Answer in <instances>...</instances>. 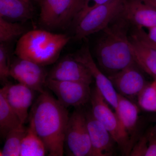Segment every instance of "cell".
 I'll return each instance as SVG.
<instances>
[{
  "label": "cell",
  "mask_w": 156,
  "mask_h": 156,
  "mask_svg": "<svg viewBox=\"0 0 156 156\" xmlns=\"http://www.w3.org/2000/svg\"><path fill=\"white\" fill-rule=\"evenodd\" d=\"M29 116V126L44 143L48 155L63 156L69 117L67 108L45 91L34 104Z\"/></svg>",
  "instance_id": "6da1fadb"
},
{
  "label": "cell",
  "mask_w": 156,
  "mask_h": 156,
  "mask_svg": "<svg viewBox=\"0 0 156 156\" xmlns=\"http://www.w3.org/2000/svg\"><path fill=\"white\" fill-rule=\"evenodd\" d=\"M130 25L123 12L99 32L94 52L98 66L107 76L136 63L128 44Z\"/></svg>",
  "instance_id": "7a4b0ae2"
},
{
  "label": "cell",
  "mask_w": 156,
  "mask_h": 156,
  "mask_svg": "<svg viewBox=\"0 0 156 156\" xmlns=\"http://www.w3.org/2000/svg\"><path fill=\"white\" fill-rule=\"evenodd\" d=\"M70 39L65 34L34 30L20 37L14 53L17 57L44 66L52 64L58 59Z\"/></svg>",
  "instance_id": "3957f363"
},
{
  "label": "cell",
  "mask_w": 156,
  "mask_h": 156,
  "mask_svg": "<svg viewBox=\"0 0 156 156\" xmlns=\"http://www.w3.org/2000/svg\"><path fill=\"white\" fill-rule=\"evenodd\" d=\"M94 116L109 132L124 155L130 156L134 144L115 112L110 108L97 87L91 89L90 99Z\"/></svg>",
  "instance_id": "277c9868"
},
{
  "label": "cell",
  "mask_w": 156,
  "mask_h": 156,
  "mask_svg": "<svg viewBox=\"0 0 156 156\" xmlns=\"http://www.w3.org/2000/svg\"><path fill=\"white\" fill-rule=\"evenodd\" d=\"M125 0H109L88 12L73 27L75 40L99 32L122 14Z\"/></svg>",
  "instance_id": "5b68a950"
},
{
  "label": "cell",
  "mask_w": 156,
  "mask_h": 156,
  "mask_svg": "<svg viewBox=\"0 0 156 156\" xmlns=\"http://www.w3.org/2000/svg\"><path fill=\"white\" fill-rule=\"evenodd\" d=\"M68 156H93L86 110L76 108L69 116L65 136L64 151Z\"/></svg>",
  "instance_id": "8992f818"
},
{
  "label": "cell",
  "mask_w": 156,
  "mask_h": 156,
  "mask_svg": "<svg viewBox=\"0 0 156 156\" xmlns=\"http://www.w3.org/2000/svg\"><path fill=\"white\" fill-rule=\"evenodd\" d=\"M86 83L47 79L46 87L55 93L63 106L82 107L90 101L91 89Z\"/></svg>",
  "instance_id": "52a82bcc"
},
{
  "label": "cell",
  "mask_w": 156,
  "mask_h": 156,
  "mask_svg": "<svg viewBox=\"0 0 156 156\" xmlns=\"http://www.w3.org/2000/svg\"><path fill=\"white\" fill-rule=\"evenodd\" d=\"M48 74L44 66L27 59L17 56L12 60L10 76L35 92H44Z\"/></svg>",
  "instance_id": "ba28073f"
},
{
  "label": "cell",
  "mask_w": 156,
  "mask_h": 156,
  "mask_svg": "<svg viewBox=\"0 0 156 156\" xmlns=\"http://www.w3.org/2000/svg\"><path fill=\"white\" fill-rule=\"evenodd\" d=\"M72 56L76 60L89 69L95 80V86L117 114L118 108V93L108 76L95 63L89 46H83Z\"/></svg>",
  "instance_id": "9c48e42d"
},
{
  "label": "cell",
  "mask_w": 156,
  "mask_h": 156,
  "mask_svg": "<svg viewBox=\"0 0 156 156\" xmlns=\"http://www.w3.org/2000/svg\"><path fill=\"white\" fill-rule=\"evenodd\" d=\"M40 22L49 28L62 27L71 23L75 0H39Z\"/></svg>",
  "instance_id": "30bf717a"
},
{
  "label": "cell",
  "mask_w": 156,
  "mask_h": 156,
  "mask_svg": "<svg viewBox=\"0 0 156 156\" xmlns=\"http://www.w3.org/2000/svg\"><path fill=\"white\" fill-rule=\"evenodd\" d=\"M136 63L108 76L117 93L128 99L137 98L149 83Z\"/></svg>",
  "instance_id": "8fae6325"
},
{
  "label": "cell",
  "mask_w": 156,
  "mask_h": 156,
  "mask_svg": "<svg viewBox=\"0 0 156 156\" xmlns=\"http://www.w3.org/2000/svg\"><path fill=\"white\" fill-rule=\"evenodd\" d=\"M48 79L81 82L90 85L93 82L89 69L71 55L60 59L48 73Z\"/></svg>",
  "instance_id": "7c38bea8"
},
{
  "label": "cell",
  "mask_w": 156,
  "mask_h": 156,
  "mask_svg": "<svg viewBox=\"0 0 156 156\" xmlns=\"http://www.w3.org/2000/svg\"><path fill=\"white\" fill-rule=\"evenodd\" d=\"M87 126L93 156H111L117 145L109 132L94 116L91 110L86 111Z\"/></svg>",
  "instance_id": "4fadbf2b"
},
{
  "label": "cell",
  "mask_w": 156,
  "mask_h": 156,
  "mask_svg": "<svg viewBox=\"0 0 156 156\" xmlns=\"http://www.w3.org/2000/svg\"><path fill=\"white\" fill-rule=\"evenodd\" d=\"M4 88L8 103L24 124L29 117L28 110L32 104L35 91L20 83L6 84Z\"/></svg>",
  "instance_id": "5bb4252c"
},
{
  "label": "cell",
  "mask_w": 156,
  "mask_h": 156,
  "mask_svg": "<svg viewBox=\"0 0 156 156\" xmlns=\"http://www.w3.org/2000/svg\"><path fill=\"white\" fill-rule=\"evenodd\" d=\"M123 14L135 27L156 26V9L144 0H125Z\"/></svg>",
  "instance_id": "9a60e30c"
},
{
  "label": "cell",
  "mask_w": 156,
  "mask_h": 156,
  "mask_svg": "<svg viewBox=\"0 0 156 156\" xmlns=\"http://www.w3.org/2000/svg\"><path fill=\"white\" fill-rule=\"evenodd\" d=\"M128 44L135 63L153 78L156 77V50L129 33Z\"/></svg>",
  "instance_id": "2e32d148"
},
{
  "label": "cell",
  "mask_w": 156,
  "mask_h": 156,
  "mask_svg": "<svg viewBox=\"0 0 156 156\" xmlns=\"http://www.w3.org/2000/svg\"><path fill=\"white\" fill-rule=\"evenodd\" d=\"M117 114L134 144V137L139 121V109L136 104L118 93Z\"/></svg>",
  "instance_id": "e0dca14e"
},
{
  "label": "cell",
  "mask_w": 156,
  "mask_h": 156,
  "mask_svg": "<svg viewBox=\"0 0 156 156\" xmlns=\"http://www.w3.org/2000/svg\"><path fill=\"white\" fill-rule=\"evenodd\" d=\"M33 12L31 0H0V17L8 20H27Z\"/></svg>",
  "instance_id": "ac0fdd59"
},
{
  "label": "cell",
  "mask_w": 156,
  "mask_h": 156,
  "mask_svg": "<svg viewBox=\"0 0 156 156\" xmlns=\"http://www.w3.org/2000/svg\"><path fill=\"white\" fill-rule=\"evenodd\" d=\"M23 125L6 99L4 87L0 90V134L5 138L11 130Z\"/></svg>",
  "instance_id": "d6986e66"
},
{
  "label": "cell",
  "mask_w": 156,
  "mask_h": 156,
  "mask_svg": "<svg viewBox=\"0 0 156 156\" xmlns=\"http://www.w3.org/2000/svg\"><path fill=\"white\" fill-rule=\"evenodd\" d=\"M48 154L44 143L29 126L21 144L20 156H44Z\"/></svg>",
  "instance_id": "ffe728a7"
},
{
  "label": "cell",
  "mask_w": 156,
  "mask_h": 156,
  "mask_svg": "<svg viewBox=\"0 0 156 156\" xmlns=\"http://www.w3.org/2000/svg\"><path fill=\"white\" fill-rule=\"evenodd\" d=\"M27 129L22 125L10 131L5 138V141L0 151V156H20L21 144Z\"/></svg>",
  "instance_id": "44dd1931"
},
{
  "label": "cell",
  "mask_w": 156,
  "mask_h": 156,
  "mask_svg": "<svg viewBox=\"0 0 156 156\" xmlns=\"http://www.w3.org/2000/svg\"><path fill=\"white\" fill-rule=\"evenodd\" d=\"M25 28L20 23L11 22L0 17V42L7 44L25 34Z\"/></svg>",
  "instance_id": "7402d4cb"
},
{
  "label": "cell",
  "mask_w": 156,
  "mask_h": 156,
  "mask_svg": "<svg viewBox=\"0 0 156 156\" xmlns=\"http://www.w3.org/2000/svg\"><path fill=\"white\" fill-rule=\"evenodd\" d=\"M138 106L143 110L156 113V81L149 83L138 95Z\"/></svg>",
  "instance_id": "603a6c76"
},
{
  "label": "cell",
  "mask_w": 156,
  "mask_h": 156,
  "mask_svg": "<svg viewBox=\"0 0 156 156\" xmlns=\"http://www.w3.org/2000/svg\"><path fill=\"white\" fill-rule=\"evenodd\" d=\"M108 1L109 0H75L71 23L73 27L89 11Z\"/></svg>",
  "instance_id": "cb8c5ba5"
},
{
  "label": "cell",
  "mask_w": 156,
  "mask_h": 156,
  "mask_svg": "<svg viewBox=\"0 0 156 156\" xmlns=\"http://www.w3.org/2000/svg\"><path fill=\"white\" fill-rule=\"evenodd\" d=\"M5 43L0 44V79L1 82L5 83L10 76L11 60L8 47Z\"/></svg>",
  "instance_id": "d4e9b609"
},
{
  "label": "cell",
  "mask_w": 156,
  "mask_h": 156,
  "mask_svg": "<svg viewBox=\"0 0 156 156\" xmlns=\"http://www.w3.org/2000/svg\"><path fill=\"white\" fill-rule=\"evenodd\" d=\"M130 34L140 41L156 50V43L149 38L147 33L142 28L133 27Z\"/></svg>",
  "instance_id": "484cf974"
},
{
  "label": "cell",
  "mask_w": 156,
  "mask_h": 156,
  "mask_svg": "<svg viewBox=\"0 0 156 156\" xmlns=\"http://www.w3.org/2000/svg\"><path fill=\"white\" fill-rule=\"evenodd\" d=\"M146 135L147 138V146L144 156H156V136L150 130Z\"/></svg>",
  "instance_id": "4316f807"
},
{
  "label": "cell",
  "mask_w": 156,
  "mask_h": 156,
  "mask_svg": "<svg viewBox=\"0 0 156 156\" xmlns=\"http://www.w3.org/2000/svg\"><path fill=\"white\" fill-rule=\"evenodd\" d=\"M148 32L147 33L148 37L153 41L156 43V26L148 28Z\"/></svg>",
  "instance_id": "83f0119b"
},
{
  "label": "cell",
  "mask_w": 156,
  "mask_h": 156,
  "mask_svg": "<svg viewBox=\"0 0 156 156\" xmlns=\"http://www.w3.org/2000/svg\"><path fill=\"white\" fill-rule=\"evenodd\" d=\"M144 1L156 9V0H144Z\"/></svg>",
  "instance_id": "f1b7e54d"
},
{
  "label": "cell",
  "mask_w": 156,
  "mask_h": 156,
  "mask_svg": "<svg viewBox=\"0 0 156 156\" xmlns=\"http://www.w3.org/2000/svg\"><path fill=\"white\" fill-rule=\"evenodd\" d=\"M151 132L153 133L156 136V124L155 126L153 128H152L150 130Z\"/></svg>",
  "instance_id": "f546056e"
},
{
  "label": "cell",
  "mask_w": 156,
  "mask_h": 156,
  "mask_svg": "<svg viewBox=\"0 0 156 156\" xmlns=\"http://www.w3.org/2000/svg\"><path fill=\"white\" fill-rule=\"evenodd\" d=\"M153 79H154V80H155L156 81V77H155L153 78Z\"/></svg>",
  "instance_id": "4dcf8cb0"
}]
</instances>
